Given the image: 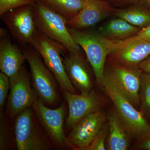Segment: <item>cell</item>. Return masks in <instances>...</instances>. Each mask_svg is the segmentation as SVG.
<instances>
[{
	"label": "cell",
	"mask_w": 150,
	"mask_h": 150,
	"mask_svg": "<svg viewBox=\"0 0 150 150\" xmlns=\"http://www.w3.org/2000/svg\"><path fill=\"white\" fill-rule=\"evenodd\" d=\"M140 100L144 109L150 112V74L143 73L142 78Z\"/></svg>",
	"instance_id": "obj_21"
},
{
	"label": "cell",
	"mask_w": 150,
	"mask_h": 150,
	"mask_svg": "<svg viewBox=\"0 0 150 150\" xmlns=\"http://www.w3.org/2000/svg\"><path fill=\"white\" fill-rule=\"evenodd\" d=\"M150 55V42L137 34L115 41L108 56L111 64L138 68Z\"/></svg>",
	"instance_id": "obj_8"
},
{
	"label": "cell",
	"mask_w": 150,
	"mask_h": 150,
	"mask_svg": "<svg viewBox=\"0 0 150 150\" xmlns=\"http://www.w3.org/2000/svg\"><path fill=\"white\" fill-rule=\"evenodd\" d=\"M107 122L102 110L87 115L71 128L67 136L68 146L76 150H86Z\"/></svg>",
	"instance_id": "obj_9"
},
{
	"label": "cell",
	"mask_w": 150,
	"mask_h": 150,
	"mask_svg": "<svg viewBox=\"0 0 150 150\" xmlns=\"http://www.w3.org/2000/svg\"><path fill=\"white\" fill-rule=\"evenodd\" d=\"M63 62L68 77L75 88L83 94L91 91V76L83 55L69 52V55L64 56Z\"/></svg>",
	"instance_id": "obj_15"
},
{
	"label": "cell",
	"mask_w": 150,
	"mask_h": 150,
	"mask_svg": "<svg viewBox=\"0 0 150 150\" xmlns=\"http://www.w3.org/2000/svg\"><path fill=\"white\" fill-rule=\"evenodd\" d=\"M141 2L128 8L115 11V15L136 27H146L150 24V12L140 5Z\"/></svg>",
	"instance_id": "obj_19"
},
{
	"label": "cell",
	"mask_w": 150,
	"mask_h": 150,
	"mask_svg": "<svg viewBox=\"0 0 150 150\" xmlns=\"http://www.w3.org/2000/svg\"><path fill=\"white\" fill-rule=\"evenodd\" d=\"M111 1L118 4L131 5L132 6L139 4L142 1V0H111Z\"/></svg>",
	"instance_id": "obj_28"
},
{
	"label": "cell",
	"mask_w": 150,
	"mask_h": 150,
	"mask_svg": "<svg viewBox=\"0 0 150 150\" xmlns=\"http://www.w3.org/2000/svg\"><path fill=\"white\" fill-rule=\"evenodd\" d=\"M64 95L69 108L66 120L68 129H71L84 117L100 110L102 107V99L93 90L86 94H77L64 90Z\"/></svg>",
	"instance_id": "obj_13"
},
{
	"label": "cell",
	"mask_w": 150,
	"mask_h": 150,
	"mask_svg": "<svg viewBox=\"0 0 150 150\" xmlns=\"http://www.w3.org/2000/svg\"><path fill=\"white\" fill-rule=\"evenodd\" d=\"M144 1L148 4V5L150 7V0H144Z\"/></svg>",
	"instance_id": "obj_29"
},
{
	"label": "cell",
	"mask_w": 150,
	"mask_h": 150,
	"mask_svg": "<svg viewBox=\"0 0 150 150\" xmlns=\"http://www.w3.org/2000/svg\"><path fill=\"white\" fill-rule=\"evenodd\" d=\"M29 65L33 88L39 99L48 104L58 101L56 79L35 49L25 48L23 51Z\"/></svg>",
	"instance_id": "obj_5"
},
{
	"label": "cell",
	"mask_w": 150,
	"mask_h": 150,
	"mask_svg": "<svg viewBox=\"0 0 150 150\" xmlns=\"http://www.w3.org/2000/svg\"><path fill=\"white\" fill-rule=\"evenodd\" d=\"M33 13L37 29L70 53L83 55L69 31L67 19L49 8L39 0L33 4Z\"/></svg>",
	"instance_id": "obj_1"
},
{
	"label": "cell",
	"mask_w": 150,
	"mask_h": 150,
	"mask_svg": "<svg viewBox=\"0 0 150 150\" xmlns=\"http://www.w3.org/2000/svg\"><path fill=\"white\" fill-rule=\"evenodd\" d=\"M102 88L114 104L118 118L129 137L142 140L150 133V124L142 112L137 110L131 103L112 84L104 79Z\"/></svg>",
	"instance_id": "obj_3"
},
{
	"label": "cell",
	"mask_w": 150,
	"mask_h": 150,
	"mask_svg": "<svg viewBox=\"0 0 150 150\" xmlns=\"http://www.w3.org/2000/svg\"><path fill=\"white\" fill-rule=\"evenodd\" d=\"M33 108L30 107L15 117V140L18 150L48 149V143L38 129L34 119Z\"/></svg>",
	"instance_id": "obj_7"
},
{
	"label": "cell",
	"mask_w": 150,
	"mask_h": 150,
	"mask_svg": "<svg viewBox=\"0 0 150 150\" xmlns=\"http://www.w3.org/2000/svg\"><path fill=\"white\" fill-rule=\"evenodd\" d=\"M108 130V123H106L86 150H106V142Z\"/></svg>",
	"instance_id": "obj_23"
},
{
	"label": "cell",
	"mask_w": 150,
	"mask_h": 150,
	"mask_svg": "<svg viewBox=\"0 0 150 150\" xmlns=\"http://www.w3.org/2000/svg\"><path fill=\"white\" fill-rule=\"evenodd\" d=\"M143 71L139 68L111 64L104 71V79L112 84L134 107L139 105Z\"/></svg>",
	"instance_id": "obj_6"
},
{
	"label": "cell",
	"mask_w": 150,
	"mask_h": 150,
	"mask_svg": "<svg viewBox=\"0 0 150 150\" xmlns=\"http://www.w3.org/2000/svg\"><path fill=\"white\" fill-rule=\"evenodd\" d=\"M68 29L75 42L84 51L92 67L97 83L102 87L104 81L105 59L116 41L103 37L99 33L69 27Z\"/></svg>",
	"instance_id": "obj_2"
},
{
	"label": "cell",
	"mask_w": 150,
	"mask_h": 150,
	"mask_svg": "<svg viewBox=\"0 0 150 150\" xmlns=\"http://www.w3.org/2000/svg\"><path fill=\"white\" fill-rule=\"evenodd\" d=\"M11 34L21 45L31 44L37 30L33 4L21 7L10 11L1 16Z\"/></svg>",
	"instance_id": "obj_11"
},
{
	"label": "cell",
	"mask_w": 150,
	"mask_h": 150,
	"mask_svg": "<svg viewBox=\"0 0 150 150\" xmlns=\"http://www.w3.org/2000/svg\"><path fill=\"white\" fill-rule=\"evenodd\" d=\"M10 88L9 78L1 72L0 73V110L1 111L4 106L7 98L9 89Z\"/></svg>",
	"instance_id": "obj_24"
},
{
	"label": "cell",
	"mask_w": 150,
	"mask_h": 150,
	"mask_svg": "<svg viewBox=\"0 0 150 150\" xmlns=\"http://www.w3.org/2000/svg\"><path fill=\"white\" fill-rule=\"evenodd\" d=\"M107 121L109 130L106 150H127L129 145V136L115 110H112L107 115Z\"/></svg>",
	"instance_id": "obj_17"
},
{
	"label": "cell",
	"mask_w": 150,
	"mask_h": 150,
	"mask_svg": "<svg viewBox=\"0 0 150 150\" xmlns=\"http://www.w3.org/2000/svg\"><path fill=\"white\" fill-rule=\"evenodd\" d=\"M49 137L55 144L60 147L68 146L67 136L64 131L65 108L62 105L57 109H51L38 98L32 105Z\"/></svg>",
	"instance_id": "obj_12"
},
{
	"label": "cell",
	"mask_w": 150,
	"mask_h": 150,
	"mask_svg": "<svg viewBox=\"0 0 150 150\" xmlns=\"http://www.w3.org/2000/svg\"><path fill=\"white\" fill-rule=\"evenodd\" d=\"M67 20L74 17L83 8L82 0H39Z\"/></svg>",
	"instance_id": "obj_20"
},
{
	"label": "cell",
	"mask_w": 150,
	"mask_h": 150,
	"mask_svg": "<svg viewBox=\"0 0 150 150\" xmlns=\"http://www.w3.org/2000/svg\"><path fill=\"white\" fill-rule=\"evenodd\" d=\"M26 61L24 53L7 36L1 38L0 69L10 79L18 74Z\"/></svg>",
	"instance_id": "obj_16"
},
{
	"label": "cell",
	"mask_w": 150,
	"mask_h": 150,
	"mask_svg": "<svg viewBox=\"0 0 150 150\" xmlns=\"http://www.w3.org/2000/svg\"><path fill=\"white\" fill-rule=\"evenodd\" d=\"M138 67L142 71L150 74V55L141 62Z\"/></svg>",
	"instance_id": "obj_25"
},
{
	"label": "cell",
	"mask_w": 150,
	"mask_h": 150,
	"mask_svg": "<svg viewBox=\"0 0 150 150\" xmlns=\"http://www.w3.org/2000/svg\"><path fill=\"white\" fill-rule=\"evenodd\" d=\"M83 8L74 17L67 20V25L81 30L93 26L114 12L109 3L103 0H82Z\"/></svg>",
	"instance_id": "obj_14"
},
{
	"label": "cell",
	"mask_w": 150,
	"mask_h": 150,
	"mask_svg": "<svg viewBox=\"0 0 150 150\" xmlns=\"http://www.w3.org/2000/svg\"><path fill=\"white\" fill-rule=\"evenodd\" d=\"M138 35L145 40L150 42V24L146 27L140 30Z\"/></svg>",
	"instance_id": "obj_27"
},
{
	"label": "cell",
	"mask_w": 150,
	"mask_h": 150,
	"mask_svg": "<svg viewBox=\"0 0 150 150\" xmlns=\"http://www.w3.org/2000/svg\"><path fill=\"white\" fill-rule=\"evenodd\" d=\"M141 29L117 17L100 27L99 33L108 39L118 41L137 35Z\"/></svg>",
	"instance_id": "obj_18"
},
{
	"label": "cell",
	"mask_w": 150,
	"mask_h": 150,
	"mask_svg": "<svg viewBox=\"0 0 150 150\" xmlns=\"http://www.w3.org/2000/svg\"><path fill=\"white\" fill-rule=\"evenodd\" d=\"M30 45L42 57L44 64L54 75L63 91L76 93V89L68 77L61 57L66 48L37 29Z\"/></svg>",
	"instance_id": "obj_4"
},
{
	"label": "cell",
	"mask_w": 150,
	"mask_h": 150,
	"mask_svg": "<svg viewBox=\"0 0 150 150\" xmlns=\"http://www.w3.org/2000/svg\"><path fill=\"white\" fill-rule=\"evenodd\" d=\"M10 81V91L7 110L9 116L14 118L23 110L32 106L38 97L31 87L29 74L24 66Z\"/></svg>",
	"instance_id": "obj_10"
},
{
	"label": "cell",
	"mask_w": 150,
	"mask_h": 150,
	"mask_svg": "<svg viewBox=\"0 0 150 150\" xmlns=\"http://www.w3.org/2000/svg\"><path fill=\"white\" fill-rule=\"evenodd\" d=\"M138 148L140 149L150 150V133L147 137L141 140L138 145Z\"/></svg>",
	"instance_id": "obj_26"
},
{
	"label": "cell",
	"mask_w": 150,
	"mask_h": 150,
	"mask_svg": "<svg viewBox=\"0 0 150 150\" xmlns=\"http://www.w3.org/2000/svg\"><path fill=\"white\" fill-rule=\"evenodd\" d=\"M36 0H0V16L15 9L34 4Z\"/></svg>",
	"instance_id": "obj_22"
}]
</instances>
